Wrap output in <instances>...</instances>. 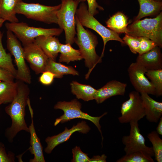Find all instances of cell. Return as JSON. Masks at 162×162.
<instances>
[{
  "instance_id": "1",
  "label": "cell",
  "mask_w": 162,
  "mask_h": 162,
  "mask_svg": "<svg viewBox=\"0 0 162 162\" xmlns=\"http://www.w3.org/2000/svg\"><path fill=\"white\" fill-rule=\"evenodd\" d=\"M18 86L17 93L14 99L5 108L7 114L12 120L11 126L6 130L5 135L11 142L17 134L21 130L29 132V129L26 123L25 117V107L29 99L30 90L25 83L17 80Z\"/></svg>"
},
{
  "instance_id": "2",
  "label": "cell",
  "mask_w": 162,
  "mask_h": 162,
  "mask_svg": "<svg viewBox=\"0 0 162 162\" xmlns=\"http://www.w3.org/2000/svg\"><path fill=\"white\" fill-rule=\"evenodd\" d=\"M76 37L74 42L78 45L86 66L89 69L86 75L87 79L96 65L102 62V58L96 53V47L98 44L96 35L87 29H85L75 16Z\"/></svg>"
},
{
  "instance_id": "3",
  "label": "cell",
  "mask_w": 162,
  "mask_h": 162,
  "mask_svg": "<svg viewBox=\"0 0 162 162\" xmlns=\"http://www.w3.org/2000/svg\"><path fill=\"white\" fill-rule=\"evenodd\" d=\"M127 34L137 37L147 38L158 46L162 47V13L153 18L135 21L128 26Z\"/></svg>"
},
{
  "instance_id": "4",
  "label": "cell",
  "mask_w": 162,
  "mask_h": 162,
  "mask_svg": "<svg viewBox=\"0 0 162 162\" xmlns=\"http://www.w3.org/2000/svg\"><path fill=\"white\" fill-rule=\"evenodd\" d=\"M61 6V4L49 6L37 3H27L21 0L17 3L15 10L16 14H22L28 18L48 24H57V14Z\"/></svg>"
},
{
  "instance_id": "5",
  "label": "cell",
  "mask_w": 162,
  "mask_h": 162,
  "mask_svg": "<svg viewBox=\"0 0 162 162\" xmlns=\"http://www.w3.org/2000/svg\"><path fill=\"white\" fill-rule=\"evenodd\" d=\"M75 16L83 26L95 31L102 38L104 46L100 56L101 58L104 56L105 46L108 41L116 40L125 44L118 34L104 26L89 13L87 6L84 2H81L80 4L79 8L77 9Z\"/></svg>"
},
{
  "instance_id": "6",
  "label": "cell",
  "mask_w": 162,
  "mask_h": 162,
  "mask_svg": "<svg viewBox=\"0 0 162 162\" xmlns=\"http://www.w3.org/2000/svg\"><path fill=\"white\" fill-rule=\"evenodd\" d=\"M61 0V7L57 14V24L64 31L66 43L72 45L76 34V13L80 2L76 0Z\"/></svg>"
},
{
  "instance_id": "7",
  "label": "cell",
  "mask_w": 162,
  "mask_h": 162,
  "mask_svg": "<svg viewBox=\"0 0 162 162\" xmlns=\"http://www.w3.org/2000/svg\"><path fill=\"white\" fill-rule=\"evenodd\" d=\"M5 25L7 30L12 32L23 46L33 43L35 39L39 36H58L63 31L60 28H46L30 26L23 22H7Z\"/></svg>"
},
{
  "instance_id": "8",
  "label": "cell",
  "mask_w": 162,
  "mask_h": 162,
  "mask_svg": "<svg viewBox=\"0 0 162 162\" xmlns=\"http://www.w3.org/2000/svg\"><path fill=\"white\" fill-rule=\"evenodd\" d=\"M55 109H60L63 111L64 114L57 118L54 125L56 126L59 123H64L76 118H80L88 120L93 123L97 127L101 134L102 140L103 137L100 124V119L107 113L106 112L98 117L91 116L81 110V104L76 99L70 101H59L54 106Z\"/></svg>"
},
{
  "instance_id": "9",
  "label": "cell",
  "mask_w": 162,
  "mask_h": 162,
  "mask_svg": "<svg viewBox=\"0 0 162 162\" xmlns=\"http://www.w3.org/2000/svg\"><path fill=\"white\" fill-rule=\"evenodd\" d=\"M7 46L11 55L14 57L17 66L15 78L26 83L31 82L30 70L25 62L23 48L17 38L11 31H7Z\"/></svg>"
},
{
  "instance_id": "10",
  "label": "cell",
  "mask_w": 162,
  "mask_h": 162,
  "mask_svg": "<svg viewBox=\"0 0 162 162\" xmlns=\"http://www.w3.org/2000/svg\"><path fill=\"white\" fill-rule=\"evenodd\" d=\"M129 98L122 104L121 116L118 117L122 124L138 122L145 116L144 107L140 94L133 91L129 94Z\"/></svg>"
},
{
  "instance_id": "11",
  "label": "cell",
  "mask_w": 162,
  "mask_h": 162,
  "mask_svg": "<svg viewBox=\"0 0 162 162\" xmlns=\"http://www.w3.org/2000/svg\"><path fill=\"white\" fill-rule=\"evenodd\" d=\"M129 123V134L123 136L122 139V142L125 146L124 151L125 154L141 151L146 153L152 157L154 156L152 147H149L146 145L145 139L140 133L138 122L133 121Z\"/></svg>"
},
{
  "instance_id": "12",
  "label": "cell",
  "mask_w": 162,
  "mask_h": 162,
  "mask_svg": "<svg viewBox=\"0 0 162 162\" xmlns=\"http://www.w3.org/2000/svg\"><path fill=\"white\" fill-rule=\"evenodd\" d=\"M147 71L136 62L132 63L128 69L130 81L136 91L155 95L154 86L145 76Z\"/></svg>"
},
{
  "instance_id": "13",
  "label": "cell",
  "mask_w": 162,
  "mask_h": 162,
  "mask_svg": "<svg viewBox=\"0 0 162 162\" xmlns=\"http://www.w3.org/2000/svg\"><path fill=\"white\" fill-rule=\"evenodd\" d=\"M25 60L37 74L45 71L49 58L34 42L23 46Z\"/></svg>"
},
{
  "instance_id": "14",
  "label": "cell",
  "mask_w": 162,
  "mask_h": 162,
  "mask_svg": "<svg viewBox=\"0 0 162 162\" xmlns=\"http://www.w3.org/2000/svg\"><path fill=\"white\" fill-rule=\"evenodd\" d=\"M90 128L85 121L78 122L76 125L68 129L65 128L64 130L56 135L48 136L45 139L47 146L44 149L47 154H50L54 148L58 145L68 140L71 135L76 131L83 134H86L90 130Z\"/></svg>"
},
{
  "instance_id": "15",
  "label": "cell",
  "mask_w": 162,
  "mask_h": 162,
  "mask_svg": "<svg viewBox=\"0 0 162 162\" xmlns=\"http://www.w3.org/2000/svg\"><path fill=\"white\" fill-rule=\"evenodd\" d=\"M127 86L126 84L116 80L110 81L102 87L97 90L94 100L99 104L112 97L124 95Z\"/></svg>"
},
{
  "instance_id": "16",
  "label": "cell",
  "mask_w": 162,
  "mask_h": 162,
  "mask_svg": "<svg viewBox=\"0 0 162 162\" xmlns=\"http://www.w3.org/2000/svg\"><path fill=\"white\" fill-rule=\"evenodd\" d=\"M160 48L156 46L141 55H139L136 62L147 70L162 69V58Z\"/></svg>"
},
{
  "instance_id": "17",
  "label": "cell",
  "mask_w": 162,
  "mask_h": 162,
  "mask_svg": "<svg viewBox=\"0 0 162 162\" xmlns=\"http://www.w3.org/2000/svg\"><path fill=\"white\" fill-rule=\"evenodd\" d=\"M34 42L42 50L49 59L55 60L59 53L61 43L55 36H40Z\"/></svg>"
},
{
  "instance_id": "18",
  "label": "cell",
  "mask_w": 162,
  "mask_h": 162,
  "mask_svg": "<svg viewBox=\"0 0 162 162\" xmlns=\"http://www.w3.org/2000/svg\"><path fill=\"white\" fill-rule=\"evenodd\" d=\"M144 107L145 116L148 121L157 123L162 115V102L157 101L147 93H140Z\"/></svg>"
},
{
  "instance_id": "19",
  "label": "cell",
  "mask_w": 162,
  "mask_h": 162,
  "mask_svg": "<svg viewBox=\"0 0 162 162\" xmlns=\"http://www.w3.org/2000/svg\"><path fill=\"white\" fill-rule=\"evenodd\" d=\"M31 117V123L29 126V131L30 134V145L29 148L32 154L34 155V158L30 159V162H45L44 157L43 147L40 140L38 136L34 127L33 117V113L30 104H28Z\"/></svg>"
},
{
  "instance_id": "20",
  "label": "cell",
  "mask_w": 162,
  "mask_h": 162,
  "mask_svg": "<svg viewBox=\"0 0 162 162\" xmlns=\"http://www.w3.org/2000/svg\"><path fill=\"white\" fill-rule=\"evenodd\" d=\"M71 92L78 99L88 101L94 100L97 90L91 86L73 81L70 84Z\"/></svg>"
},
{
  "instance_id": "21",
  "label": "cell",
  "mask_w": 162,
  "mask_h": 162,
  "mask_svg": "<svg viewBox=\"0 0 162 162\" xmlns=\"http://www.w3.org/2000/svg\"><path fill=\"white\" fill-rule=\"evenodd\" d=\"M140 5V10L134 21L140 20L143 17L155 15L162 9L161 2L154 0H137Z\"/></svg>"
},
{
  "instance_id": "22",
  "label": "cell",
  "mask_w": 162,
  "mask_h": 162,
  "mask_svg": "<svg viewBox=\"0 0 162 162\" xmlns=\"http://www.w3.org/2000/svg\"><path fill=\"white\" fill-rule=\"evenodd\" d=\"M20 0H0V19L11 23L18 22L15 8Z\"/></svg>"
},
{
  "instance_id": "23",
  "label": "cell",
  "mask_w": 162,
  "mask_h": 162,
  "mask_svg": "<svg viewBox=\"0 0 162 162\" xmlns=\"http://www.w3.org/2000/svg\"><path fill=\"white\" fill-rule=\"evenodd\" d=\"M129 23L127 16L120 12L110 17L106 22V26L110 29L118 34L124 33L126 34Z\"/></svg>"
},
{
  "instance_id": "24",
  "label": "cell",
  "mask_w": 162,
  "mask_h": 162,
  "mask_svg": "<svg viewBox=\"0 0 162 162\" xmlns=\"http://www.w3.org/2000/svg\"><path fill=\"white\" fill-rule=\"evenodd\" d=\"M50 71L55 75V78H61L64 75H78V72L73 67L66 66L55 60L49 58L45 71Z\"/></svg>"
},
{
  "instance_id": "25",
  "label": "cell",
  "mask_w": 162,
  "mask_h": 162,
  "mask_svg": "<svg viewBox=\"0 0 162 162\" xmlns=\"http://www.w3.org/2000/svg\"><path fill=\"white\" fill-rule=\"evenodd\" d=\"M18 86L17 81L0 82V102L2 104L12 101L17 93Z\"/></svg>"
},
{
  "instance_id": "26",
  "label": "cell",
  "mask_w": 162,
  "mask_h": 162,
  "mask_svg": "<svg viewBox=\"0 0 162 162\" xmlns=\"http://www.w3.org/2000/svg\"><path fill=\"white\" fill-rule=\"evenodd\" d=\"M60 55L58 61L68 64L71 62L80 60L83 59L79 50L74 48L69 43L60 44L59 50Z\"/></svg>"
},
{
  "instance_id": "27",
  "label": "cell",
  "mask_w": 162,
  "mask_h": 162,
  "mask_svg": "<svg viewBox=\"0 0 162 162\" xmlns=\"http://www.w3.org/2000/svg\"><path fill=\"white\" fill-rule=\"evenodd\" d=\"M3 33L0 31V67L10 72L15 78L17 70L13 64L11 54L7 53L3 47Z\"/></svg>"
},
{
  "instance_id": "28",
  "label": "cell",
  "mask_w": 162,
  "mask_h": 162,
  "mask_svg": "<svg viewBox=\"0 0 162 162\" xmlns=\"http://www.w3.org/2000/svg\"><path fill=\"white\" fill-rule=\"evenodd\" d=\"M116 162H154L149 154L141 151L126 154L117 160Z\"/></svg>"
},
{
  "instance_id": "29",
  "label": "cell",
  "mask_w": 162,
  "mask_h": 162,
  "mask_svg": "<svg viewBox=\"0 0 162 162\" xmlns=\"http://www.w3.org/2000/svg\"><path fill=\"white\" fill-rule=\"evenodd\" d=\"M147 138L152 145L155 160L158 162H162V140L156 131L149 133Z\"/></svg>"
},
{
  "instance_id": "30",
  "label": "cell",
  "mask_w": 162,
  "mask_h": 162,
  "mask_svg": "<svg viewBox=\"0 0 162 162\" xmlns=\"http://www.w3.org/2000/svg\"><path fill=\"white\" fill-rule=\"evenodd\" d=\"M145 74L151 80L155 90V96L162 95V69L148 70Z\"/></svg>"
},
{
  "instance_id": "31",
  "label": "cell",
  "mask_w": 162,
  "mask_h": 162,
  "mask_svg": "<svg viewBox=\"0 0 162 162\" xmlns=\"http://www.w3.org/2000/svg\"><path fill=\"white\" fill-rule=\"evenodd\" d=\"M122 40L124 44L129 47L131 52L134 54L138 53L140 46V40L139 37L133 36L125 34Z\"/></svg>"
},
{
  "instance_id": "32",
  "label": "cell",
  "mask_w": 162,
  "mask_h": 162,
  "mask_svg": "<svg viewBox=\"0 0 162 162\" xmlns=\"http://www.w3.org/2000/svg\"><path fill=\"white\" fill-rule=\"evenodd\" d=\"M140 44L138 53L141 55L151 50L156 46V44L153 41L145 37H139Z\"/></svg>"
},
{
  "instance_id": "33",
  "label": "cell",
  "mask_w": 162,
  "mask_h": 162,
  "mask_svg": "<svg viewBox=\"0 0 162 162\" xmlns=\"http://www.w3.org/2000/svg\"><path fill=\"white\" fill-rule=\"evenodd\" d=\"M73 153L72 162H88L89 158L88 154L83 152L80 147L76 146L72 150Z\"/></svg>"
},
{
  "instance_id": "34",
  "label": "cell",
  "mask_w": 162,
  "mask_h": 162,
  "mask_svg": "<svg viewBox=\"0 0 162 162\" xmlns=\"http://www.w3.org/2000/svg\"><path fill=\"white\" fill-rule=\"evenodd\" d=\"M54 78V74L50 71H46L42 73L39 78V81L42 84L48 86L52 83Z\"/></svg>"
},
{
  "instance_id": "35",
  "label": "cell",
  "mask_w": 162,
  "mask_h": 162,
  "mask_svg": "<svg viewBox=\"0 0 162 162\" xmlns=\"http://www.w3.org/2000/svg\"><path fill=\"white\" fill-rule=\"evenodd\" d=\"M88 3V10L89 13L94 16L97 14L98 12L97 9L99 10H103V8L99 5L96 0H86Z\"/></svg>"
},
{
  "instance_id": "36",
  "label": "cell",
  "mask_w": 162,
  "mask_h": 162,
  "mask_svg": "<svg viewBox=\"0 0 162 162\" xmlns=\"http://www.w3.org/2000/svg\"><path fill=\"white\" fill-rule=\"evenodd\" d=\"M14 154L10 152L7 153L4 147L0 149V162H14Z\"/></svg>"
},
{
  "instance_id": "37",
  "label": "cell",
  "mask_w": 162,
  "mask_h": 162,
  "mask_svg": "<svg viewBox=\"0 0 162 162\" xmlns=\"http://www.w3.org/2000/svg\"><path fill=\"white\" fill-rule=\"evenodd\" d=\"M15 77L9 71L0 67V80L2 81H14Z\"/></svg>"
},
{
  "instance_id": "38",
  "label": "cell",
  "mask_w": 162,
  "mask_h": 162,
  "mask_svg": "<svg viewBox=\"0 0 162 162\" xmlns=\"http://www.w3.org/2000/svg\"><path fill=\"white\" fill-rule=\"evenodd\" d=\"M107 156L105 154L101 155L94 156L91 158H89L88 162H106Z\"/></svg>"
},
{
  "instance_id": "39",
  "label": "cell",
  "mask_w": 162,
  "mask_h": 162,
  "mask_svg": "<svg viewBox=\"0 0 162 162\" xmlns=\"http://www.w3.org/2000/svg\"><path fill=\"white\" fill-rule=\"evenodd\" d=\"M159 122L156 128V131L159 135H162V117L159 119Z\"/></svg>"
},
{
  "instance_id": "40",
  "label": "cell",
  "mask_w": 162,
  "mask_h": 162,
  "mask_svg": "<svg viewBox=\"0 0 162 162\" xmlns=\"http://www.w3.org/2000/svg\"><path fill=\"white\" fill-rule=\"evenodd\" d=\"M5 21L3 19H0V28Z\"/></svg>"
},
{
  "instance_id": "41",
  "label": "cell",
  "mask_w": 162,
  "mask_h": 162,
  "mask_svg": "<svg viewBox=\"0 0 162 162\" xmlns=\"http://www.w3.org/2000/svg\"><path fill=\"white\" fill-rule=\"evenodd\" d=\"M4 147V144L1 142H0V149L3 148Z\"/></svg>"
},
{
  "instance_id": "42",
  "label": "cell",
  "mask_w": 162,
  "mask_h": 162,
  "mask_svg": "<svg viewBox=\"0 0 162 162\" xmlns=\"http://www.w3.org/2000/svg\"><path fill=\"white\" fill-rule=\"evenodd\" d=\"M79 1L80 2H84L86 1V0H76Z\"/></svg>"
},
{
  "instance_id": "43",
  "label": "cell",
  "mask_w": 162,
  "mask_h": 162,
  "mask_svg": "<svg viewBox=\"0 0 162 162\" xmlns=\"http://www.w3.org/2000/svg\"><path fill=\"white\" fill-rule=\"evenodd\" d=\"M154 0L156 1H157V2H161V0Z\"/></svg>"
},
{
  "instance_id": "44",
  "label": "cell",
  "mask_w": 162,
  "mask_h": 162,
  "mask_svg": "<svg viewBox=\"0 0 162 162\" xmlns=\"http://www.w3.org/2000/svg\"><path fill=\"white\" fill-rule=\"evenodd\" d=\"M1 104H2V103H1V102H0V105Z\"/></svg>"
},
{
  "instance_id": "45",
  "label": "cell",
  "mask_w": 162,
  "mask_h": 162,
  "mask_svg": "<svg viewBox=\"0 0 162 162\" xmlns=\"http://www.w3.org/2000/svg\"><path fill=\"white\" fill-rule=\"evenodd\" d=\"M1 81V80H0V82Z\"/></svg>"
}]
</instances>
